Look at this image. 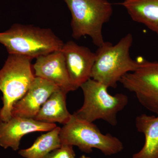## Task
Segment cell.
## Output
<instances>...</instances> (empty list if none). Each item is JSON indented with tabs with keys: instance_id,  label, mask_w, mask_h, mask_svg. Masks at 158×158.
<instances>
[{
	"instance_id": "cell-11",
	"label": "cell",
	"mask_w": 158,
	"mask_h": 158,
	"mask_svg": "<svg viewBox=\"0 0 158 158\" xmlns=\"http://www.w3.org/2000/svg\"><path fill=\"white\" fill-rule=\"evenodd\" d=\"M58 89L51 82L35 77L26 94L13 105L12 117L34 118L47 100Z\"/></svg>"
},
{
	"instance_id": "cell-6",
	"label": "cell",
	"mask_w": 158,
	"mask_h": 158,
	"mask_svg": "<svg viewBox=\"0 0 158 158\" xmlns=\"http://www.w3.org/2000/svg\"><path fill=\"white\" fill-rule=\"evenodd\" d=\"M59 138L61 144L77 146L87 153L96 148L105 155L112 156L121 152L124 148L118 138L110 134H102L93 123L81 119L74 114L60 129Z\"/></svg>"
},
{
	"instance_id": "cell-12",
	"label": "cell",
	"mask_w": 158,
	"mask_h": 158,
	"mask_svg": "<svg viewBox=\"0 0 158 158\" xmlns=\"http://www.w3.org/2000/svg\"><path fill=\"white\" fill-rule=\"evenodd\" d=\"M67 94L60 89L54 91L43 105L34 119L44 123H58L63 125L67 123L72 116L66 106Z\"/></svg>"
},
{
	"instance_id": "cell-16",
	"label": "cell",
	"mask_w": 158,
	"mask_h": 158,
	"mask_svg": "<svg viewBox=\"0 0 158 158\" xmlns=\"http://www.w3.org/2000/svg\"><path fill=\"white\" fill-rule=\"evenodd\" d=\"M73 146L61 144L60 147L54 150L44 158H76Z\"/></svg>"
},
{
	"instance_id": "cell-3",
	"label": "cell",
	"mask_w": 158,
	"mask_h": 158,
	"mask_svg": "<svg viewBox=\"0 0 158 158\" xmlns=\"http://www.w3.org/2000/svg\"><path fill=\"white\" fill-rule=\"evenodd\" d=\"M71 14V27L75 39L88 36L99 47L105 42L102 29L113 8L108 0H63Z\"/></svg>"
},
{
	"instance_id": "cell-9",
	"label": "cell",
	"mask_w": 158,
	"mask_h": 158,
	"mask_svg": "<svg viewBox=\"0 0 158 158\" xmlns=\"http://www.w3.org/2000/svg\"><path fill=\"white\" fill-rule=\"evenodd\" d=\"M33 65L36 77L52 83L68 93L76 90L69 79L62 50L37 58Z\"/></svg>"
},
{
	"instance_id": "cell-13",
	"label": "cell",
	"mask_w": 158,
	"mask_h": 158,
	"mask_svg": "<svg viewBox=\"0 0 158 158\" xmlns=\"http://www.w3.org/2000/svg\"><path fill=\"white\" fill-rule=\"evenodd\" d=\"M135 126L145 139L143 147L132 158H158V115H139L135 119Z\"/></svg>"
},
{
	"instance_id": "cell-2",
	"label": "cell",
	"mask_w": 158,
	"mask_h": 158,
	"mask_svg": "<svg viewBox=\"0 0 158 158\" xmlns=\"http://www.w3.org/2000/svg\"><path fill=\"white\" fill-rule=\"evenodd\" d=\"M0 44L9 54L32 59L62 50L64 43L49 28L14 24L0 32Z\"/></svg>"
},
{
	"instance_id": "cell-7",
	"label": "cell",
	"mask_w": 158,
	"mask_h": 158,
	"mask_svg": "<svg viewBox=\"0 0 158 158\" xmlns=\"http://www.w3.org/2000/svg\"><path fill=\"white\" fill-rule=\"evenodd\" d=\"M119 82L135 94L146 110L158 115V62L142 59L139 67L125 75Z\"/></svg>"
},
{
	"instance_id": "cell-1",
	"label": "cell",
	"mask_w": 158,
	"mask_h": 158,
	"mask_svg": "<svg viewBox=\"0 0 158 158\" xmlns=\"http://www.w3.org/2000/svg\"><path fill=\"white\" fill-rule=\"evenodd\" d=\"M133 37L129 33L116 44L105 42L98 47L95 52L91 79L108 88H116L122 77L139 67L142 58L134 60L130 56Z\"/></svg>"
},
{
	"instance_id": "cell-10",
	"label": "cell",
	"mask_w": 158,
	"mask_h": 158,
	"mask_svg": "<svg viewBox=\"0 0 158 158\" xmlns=\"http://www.w3.org/2000/svg\"><path fill=\"white\" fill-rule=\"evenodd\" d=\"M55 123H47L34 118L12 117L9 121H0V146L5 149L19 148L24 136L34 132H48L56 127Z\"/></svg>"
},
{
	"instance_id": "cell-5",
	"label": "cell",
	"mask_w": 158,
	"mask_h": 158,
	"mask_svg": "<svg viewBox=\"0 0 158 158\" xmlns=\"http://www.w3.org/2000/svg\"><path fill=\"white\" fill-rule=\"evenodd\" d=\"M84 101L81 107L73 114L90 123L102 119L116 126L117 114L128 103V97L123 94L112 95L108 88L99 82L89 79L81 86Z\"/></svg>"
},
{
	"instance_id": "cell-14",
	"label": "cell",
	"mask_w": 158,
	"mask_h": 158,
	"mask_svg": "<svg viewBox=\"0 0 158 158\" xmlns=\"http://www.w3.org/2000/svg\"><path fill=\"white\" fill-rule=\"evenodd\" d=\"M120 5L134 21L158 35V0H124Z\"/></svg>"
},
{
	"instance_id": "cell-17",
	"label": "cell",
	"mask_w": 158,
	"mask_h": 158,
	"mask_svg": "<svg viewBox=\"0 0 158 158\" xmlns=\"http://www.w3.org/2000/svg\"><path fill=\"white\" fill-rule=\"evenodd\" d=\"M79 158H90L89 157H87L85 155L82 156H81Z\"/></svg>"
},
{
	"instance_id": "cell-8",
	"label": "cell",
	"mask_w": 158,
	"mask_h": 158,
	"mask_svg": "<svg viewBox=\"0 0 158 158\" xmlns=\"http://www.w3.org/2000/svg\"><path fill=\"white\" fill-rule=\"evenodd\" d=\"M62 51L71 82L77 90L91 79V72L96 58L95 53L72 40L64 43Z\"/></svg>"
},
{
	"instance_id": "cell-15",
	"label": "cell",
	"mask_w": 158,
	"mask_h": 158,
	"mask_svg": "<svg viewBox=\"0 0 158 158\" xmlns=\"http://www.w3.org/2000/svg\"><path fill=\"white\" fill-rule=\"evenodd\" d=\"M61 128L54 129L41 135L28 148L20 150L19 154L25 158H44L51 152L61 146L59 138Z\"/></svg>"
},
{
	"instance_id": "cell-4",
	"label": "cell",
	"mask_w": 158,
	"mask_h": 158,
	"mask_svg": "<svg viewBox=\"0 0 158 158\" xmlns=\"http://www.w3.org/2000/svg\"><path fill=\"white\" fill-rule=\"evenodd\" d=\"M32 59L9 54L0 70V90L3 94V106L0 109V121L11 119L12 107L27 93L35 78Z\"/></svg>"
}]
</instances>
